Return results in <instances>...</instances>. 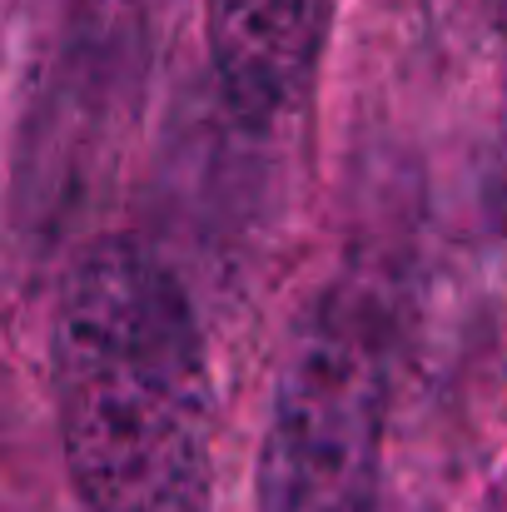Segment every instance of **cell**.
Instances as JSON below:
<instances>
[{
	"label": "cell",
	"mask_w": 507,
	"mask_h": 512,
	"mask_svg": "<svg viewBox=\"0 0 507 512\" xmlns=\"http://www.w3.org/2000/svg\"><path fill=\"white\" fill-rule=\"evenodd\" d=\"M50 393L85 512H209L214 378L194 304L135 239L85 244L55 294Z\"/></svg>",
	"instance_id": "obj_1"
},
{
	"label": "cell",
	"mask_w": 507,
	"mask_h": 512,
	"mask_svg": "<svg viewBox=\"0 0 507 512\" xmlns=\"http://www.w3.org/2000/svg\"><path fill=\"white\" fill-rule=\"evenodd\" d=\"M388 368L363 319L319 299L274 363L254 512H378Z\"/></svg>",
	"instance_id": "obj_2"
},
{
	"label": "cell",
	"mask_w": 507,
	"mask_h": 512,
	"mask_svg": "<svg viewBox=\"0 0 507 512\" xmlns=\"http://www.w3.org/2000/svg\"><path fill=\"white\" fill-rule=\"evenodd\" d=\"M204 40L224 105L269 130L319 75L329 0H204Z\"/></svg>",
	"instance_id": "obj_3"
}]
</instances>
